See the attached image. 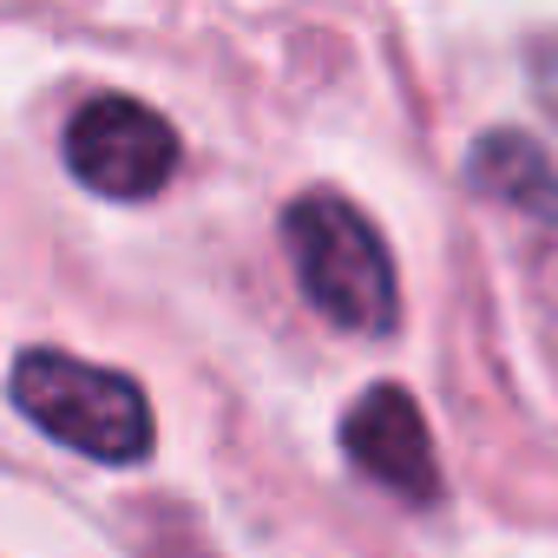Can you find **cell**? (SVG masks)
<instances>
[{"label": "cell", "instance_id": "cell-1", "mask_svg": "<svg viewBox=\"0 0 558 558\" xmlns=\"http://www.w3.org/2000/svg\"><path fill=\"white\" fill-rule=\"evenodd\" d=\"M283 243L303 276V296L355 336H388L395 329V263L375 223L329 191H310L283 210Z\"/></svg>", "mask_w": 558, "mask_h": 558}, {"label": "cell", "instance_id": "cell-2", "mask_svg": "<svg viewBox=\"0 0 558 558\" xmlns=\"http://www.w3.org/2000/svg\"><path fill=\"white\" fill-rule=\"evenodd\" d=\"M14 401L40 434H53L60 447H73L86 460H106V466L145 460L151 434H158L138 381L73 362V355H53V349H34L14 362Z\"/></svg>", "mask_w": 558, "mask_h": 558}, {"label": "cell", "instance_id": "cell-3", "mask_svg": "<svg viewBox=\"0 0 558 558\" xmlns=\"http://www.w3.org/2000/svg\"><path fill=\"white\" fill-rule=\"evenodd\" d=\"M66 165L86 191L99 197H119V204H138L151 191H165V178L178 171V132L138 106V99H93L73 112L66 125Z\"/></svg>", "mask_w": 558, "mask_h": 558}, {"label": "cell", "instance_id": "cell-4", "mask_svg": "<svg viewBox=\"0 0 558 558\" xmlns=\"http://www.w3.org/2000/svg\"><path fill=\"white\" fill-rule=\"evenodd\" d=\"M342 447H349V460L375 480V486H388V493H401V499H414V506H427V499H440V466H434V440H427V421H421V408L408 401V388H368L355 408H349V421H342Z\"/></svg>", "mask_w": 558, "mask_h": 558}, {"label": "cell", "instance_id": "cell-5", "mask_svg": "<svg viewBox=\"0 0 558 558\" xmlns=\"http://www.w3.org/2000/svg\"><path fill=\"white\" fill-rule=\"evenodd\" d=\"M473 184L525 217L558 223V158L545 145H532L525 132H486L473 151Z\"/></svg>", "mask_w": 558, "mask_h": 558}]
</instances>
